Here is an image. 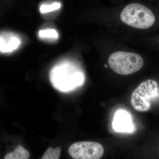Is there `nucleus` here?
<instances>
[{"instance_id": "nucleus-1", "label": "nucleus", "mask_w": 159, "mask_h": 159, "mask_svg": "<svg viewBox=\"0 0 159 159\" xmlns=\"http://www.w3.org/2000/svg\"><path fill=\"white\" fill-rule=\"evenodd\" d=\"M50 79L53 87L61 92L73 90L83 84V73L74 64L68 61L59 62L50 73Z\"/></svg>"}, {"instance_id": "nucleus-2", "label": "nucleus", "mask_w": 159, "mask_h": 159, "mask_svg": "<svg viewBox=\"0 0 159 159\" xmlns=\"http://www.w3.org/2000/svg\"><path fill=\"white\" fill-rule=\"evenodd\" d=\"M159 102V85L154 80L141 83L133 92L130 98L132 107L137 111L145 112Z\"/></svg>"}, {"instance_id": "nucleus-3", "label": "nucleus", "mask_w": 159, "mask_h": 159, "mask_svg": "<svg viewBox=\"0 0 159 159\" xmlns=\"http://www.w3.org/2000/svg\"><path fill=\"white\" fill-rule=\"evenodd\" d=\"M120 18L126 25L140 29L150 28L156 20L154 14L150 9L138 3L125 6L121 12Z\"/></svg>"}, {"instance_id": "nucleus-4", "label": "nucleus", "mask_w": 159, "mask_h": 159, "mask_svg": "<svg viewBox=\"0 0 159 159\" xmlns=\"http://www.w3.org/2000/svg\"><path fill=\"white\" fill-rule=\"evenodd\" d=\"M108 63L115 73L121 75H128L136 73L144 65V60L137 53L118 51L111 54Z\"/></svg>"}, {"instance_id": "nucleus-5", "label": "nucleus", "mask_w": 159, "mask_h": 159, "mask_svg": "<svg viewBox=\"0 0 159 159\" xmlns=\"http://www.w3.org/2000/svg\"><path fill=\"white\" fill-rule=\"evenodd\" d=\"M68 152L75 159H100L103 157L104 149L98 142H80L72 144Z\"/></svg>"}, {"instance_id": "nucleus-6", "label": "nucleus", "mask_w": 159, "mask_h": 159, "mask_svg": "<svg viewBox=\"0 0 159 159\" xmlns=\"http://www.w3.org/2000/svg\"><path fill=\"white\" fill-rule=\"evenodd\" d=\"M21 40L17 35L11 33H4L0 35V51L11 52L16 50L20 45Z\"/></svg>"}, {"instance_id": "nucleus-7", "label": "nucleus", "mask_w": 159, "mask_h": 159, "mask_svg": "<svg viewBox=\"0 0 159 159\" xmlns=\"http://www.w3.org/2000/svg\"><path fill=\"white\" fill-rule=\"evenodd\" d=\"M113 126L119 131H131L132 123L129 114L125 111H118L115 115Z\"/></svg>"}, {"instance_id": "nucleus-8", "label": "nucleus", "mask_w": 159, "mask_h": 159, "mask_svg": "<svg viewBox=\"0 0 159 159\" xmlns=\"http://www.w3.org/2000/svg\"><path fill=\"white\" fill-rule=\"evenodd\" d=\"M30 156L29 152L21 145L17 146L12 152H9L5 156V159H28Z\"/></svg>"}, {"instance_id": "nucleus-9", "label": "nucleus", "mask_w": 159, "mask_h": 159, "mask_svg": "<svg viewBox=\"0 0 159 159\" xmlns=\"http://www.w3.org/2000/svg\"><path fill=\"white\" fill-rule=\"evenodd\" d=\"M39 36L43 39L55 40L58 38V34L55 29L49 28L40 30Z\"/></svg>"}, {"instance_id": "nucleus-10", "label": "nucleus", "mask_w": 159, "mask_h": 159, "mask_svg": "<svg viewBox=\"0 0 159 159\" xmlns=\"http://www.w3.org/2000/svg\"><path fill=\"white\" fill-rule=\"evenodd\" d=\"M61 147H57L55 148L52 147H50L46 151L43 155V156L42 159H58L60 157L61 153Z\"/></svg>"}, {"instance_id": "nucleus-11", "label": "nucleus", "mask_w": 159, "mask_h": 159, "mask_svg": "<svg viewBox=\"0 0 159 159\" xmlns=\"http://www.w3.org/2000/svg\"><path fill=\"white\" fill-rule=\"evenodd\" d=\"M61 5L59 2H54L51 4H44L42 5L39 8L40 11L42 14L49 13L56 11L61 8Z\"/></svg>"}]
</instances>
